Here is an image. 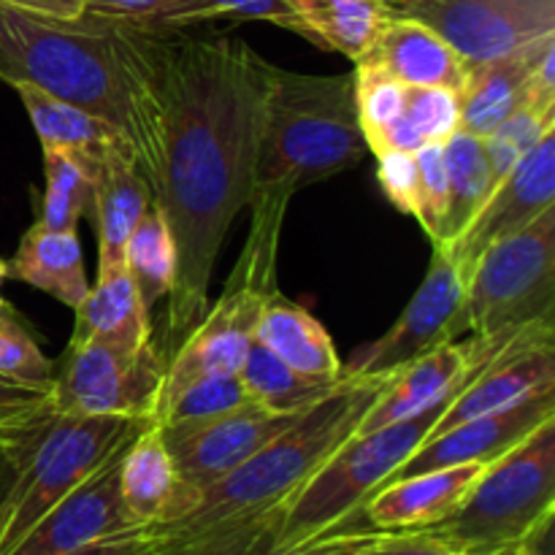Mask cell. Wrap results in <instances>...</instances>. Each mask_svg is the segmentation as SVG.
I'll use <instances>...</instances> for the list:
<instances>
[{
  "label": "cell",
  "instance_id": "1",
  "mask_svg": "<svg viewBox=\"0 0 555 555\" xmlns=\"http://www.w3.org/2000/svg\"><path fill=\"white\" fill-rule=\"evenodd\" d=\"M128 25L160 128L152 195L177 242L163 347L168 358L209 309L217 255L253 201L269 60L233 36Z\"/></svg>",
  "mask_w": 555,
  "mask_h": 555
},
{
  "label": "cell",
  "instance_id": "2",
  "mask_svg": "<svg viewBox=\"0 0 555 555\" xmlns=\"http://www.w3.org/2000/svg\"><path fill=\"white\" fill-rule=\"evenodd\" d=\"M0 81L33 85L122 130L155 188L160 128L128 22L95 14L49 20L0 5Z\"/></svg>",
  "mask_w": 555,
  "mask_h": 555
},
{
  "label": "cell",
  "instance_id": "3",
  "mask_svg": "<svg viewBox=\"0 0 555 555\" xmlns=\"http://www.w3.org/2000/svg\"><path fill=\"white\" fill-rule=\"evenodd\" d=\"M393 374H345L323 399L298 412L291 426L271 437L253 459L204 488L188 515L150 531L166 542L188 540L228 520L280 507L347 439L356 437L363 415L372 410Z\"/></svg>",
  "mask_w": 555,
  "mask_h": 555
},
{
  "label": "cell",
  "instance_id": "4",
  "mask_svg": "<svg viewBox=\"0 0 555 555\" xmlns=\"http://www.w3.org/2000/svg\"><path fill=\"white\" fill-rule=\"evenodd\" d=\"M366 155L352 70L309 76L266 65L255 193L269 188L298 193L358 166Z\"/></svg>",
  "mask_w": 555,
  "mask_h": 555
},
{
  "label": "cell",
  "instance_id": "5",
  "mask_svg": "<svg viewBox=\"0 0 555 555\" xmlns=\"http://www.w3.org/2000/svg\"><path fill=\"white\" fill-rule=\"evenodd\" d=\"M293 195L296 193L291 188L253 193L249 201L253 220L231 280L222 287L220 298L206 309L198 325L168 356L160 399L193 379L211 377V374H238L255 341V328L266 304L280 296L276 260H280L282 228Z\"/></svg>",
  "mask_w": 555,
  "mask_h": 555
},
{
  "label": "cell",
  "instance_id": "6",
  "mask_svg": "<svg viewBox=\"0 0 555 555\" xmlns=\"http://www.w3.org/2000/svg\"><path fill=\"white\" fill-rule=\"evenodd\" d=\"M524 325H513L499 334L496 345L491 347L482 363L477 366L480 372L486 366L488 358L493 352L502 350L509 339H513ZM472 374V379L477 377ZM466 383V385H469ZM464 385V388H466ZM464 388L453 390L437 401L428 410L417 412V415L404 417V421L388 423V426L377 428L369 434H356L347 439L307 482L296 488L285 502L280 504V531H276V551L298 545L304 540L325 534V531L345 529L356 520L366 499L374 491L385 486L390 475L399 469L404 461L415 455V450L426 442L434 434L437 423L442 421L444 412L450 410L455 396Z\"/></svg>",
  "mask_w": 555,
  "mask_h": 555
},
{
  "label": "cell",
  "instance_id": "7",
  "mask_svg": "<svg viewBox=\"0 0 555 555\" xmlns=\"http://www.w3.org/2000/svg\"><path fill=\"white\" fill-rule=\"evenodd\" d=\"M555 513V417L482 466L461 507L434 534L461 555L531 545Z\"/></svg>",
  "mask_w": 555,
  "mask_h": 555
},
{
  "label": "cell",
  "instance_id": "8",
  "mask_svg": "<svg viewBox=\"0 0 555 555\" xmlns=\"http://www.w3.org/2000/svg\"><path fill=\"white\" fill-rule=\"evenodd\" d=\"M152 421L117 415H54L33 444L14 488L3 504L5 524L0 555H5L38 518L87 477L95 475L119 444Z\"/></svg>",
  "mask_w": 555,
  "mask_h": 555
},
{
  "label": "cell",
  "instance_id": "9",
  "mask_svg": "<svg viewBox=\"0 0 555 555\" xmlns=\"http://www.w3.org/2000/svg\"><path fill=\"white\" fill-rule=\"evenodd\" d=\"M469 336L555 314V206L531 225L491 244L464 280Z\"/></svg>",
  "mask_w": 555,
  "mask_h": 555
},
{
  "label": "cell",
  "instance_id": "10",
  "mask_svg": "<svg viewBox=\"0 0 555 555\" xmlns=\"http://www.w3.org/2000/svg\"><path fill=\"white\" fill-rule=\"evenodd\" d=\"M166 361V352L155 339L95 336L68 345L63 361L54 363V412L155 421Z\"/></svg>",
  "mask_w": 555,
  "mask_h": 555
},
{
  "label": "cell",
  "instance_id": "11",
  "mask_svg": "<svg viewBox=\"0 0 555 555\" xmlns=\"http://www.w3.org/2000/svg\"><path fill=\"white\" fill-rule=\"evenodd\" d=\"M464 293V276L455 269L453 258L442 244H434L426 280L421 282L404 312L377 341L352 352L350 361L345 363V374L356 377L393 374L434 347L469 334Z\"/></svg>",
  "mask_w": 555,
  "mask_h": 555
},
{
  "label": "cell",
  "instance_id": "12",
  "mask_svg": "<svg viewBox=\"0 0 555 555\" xmlns=\"http://www.w3.org/2000/svg\"><path fill=\"white\" fill-rule=\"evenodd\" d=\"M396 16L437 30L466 65L555 36V0H385Z\"/></svg>",
  "mask_w": 555,
  "mask_h": 555
},
{
  "label": "cell",
  "instance_id": "13",
  "mask_svg": "<svg viewBox=\"0 0 555 555\" xmlns=\"http://www.w3.org/2000/svg\"><path fill=\"white\" fill-rule=\"evenodd\" d=\"M293 417L296 415H280V412L266 410L255 401H247L236 410L220 412V415L160 426L163 442H166L173 466L179 472V480H182V499H179L173 520H179L195 507L198 493L204 488L231 475L244 461L253 459L271 437L291 426ZM173 520H168V524H173Z\"/></svg>",
  "mask_w": 555,
  "mask_h": 555
},
{
  "label": "cell",
  "instance_id": "14",
  "mask_svg": "<svg viewBox=\"0 0 555 555\" xmlns=\"http://www.w3.org/2000/svg\"><path fill=\"white\" fill-rule=\"evenodd\" d=\"M555 206V128L524 155V160L491 190L482 209L450 244H442L466 280L472 263L491 244L524 231L542 211Z\"/></svg>",
  "mask_w": 555,
  "mask_h": 555
},
{
  "label": "cell",
  "instance_id": "15",
  "mask_svg": "<svg viewBox=\"0 0 555 555\" xmlns=\"http://www.w3.org/2000/svg\"><path fill=\"white\" fill-rule=\"evenodd\" d=\"M130 439L114 450L112 459L95 475L47 509L5 555H65L92 542L141 529L119 496V461Z\"/></svg>",
  "mask_w": 555,
  "mask_h": 555
},
{
  "label": "cell",
  "instance_id": "16",
  "mask_svg": "<svg viewBox=\"0 0 555 555\" xmlns=\"http://www.w3.org/2000/svg\"><path fill=\"white\" fill-rule=\"evenodd\" d=\"M502 331L469 336V341H444V345L428 350L426 356L406 363L385 385V390L374 401L372 410L363 415L356 434L377 431V428L388 426V423L417 415V412L428 410L437 401H442L453 390L464 388L472 374L477 372V366L482 363V358L496 345Z\"/></svg>",
  "mask_w": 555,
  "mask_h": 555
},
{
  "label": "cell",
  "instance_id": "17",
  "mask_svg": "<svg viewBox=\"0 0 555 555\" xmlns=\"http://www.w3.org/2000/svg\"><path fill=\"white\" fill-rule=\"evenodd\" d=\"M555 417V390H545L540 396L520 401L509 410L491 412V415L475 417V421L459 423V426L439 431L428 437L415 450L410 461L399 466L393 475L385 480V486L401 480V477L421 475V472L444 469V466L459 464H488L507 453L513 444L529 437L537 426ZM383 486V488H385Z\"/></svg>",
  "mask_w": 555,
  "mask_h": 555
},
{
  "label": "cell",
  "instance_id": "18",
  "mask_svg": "<svg viewBox=\"0 0 555 555\" xmlns=\"http://www.w3.org/2000/svg\"><path fill=\"white\" fill-rule=\"evenodd\" d=\"M482 466L486 464H459L401 477L374 491L361 513L374 529L428 531L461 507Z\"/></svg>",
  "mask_w": 555,
  "mask_h": 555
},
{
  "label": "cell",
  "instance_id": "19",
  "mask_svg": "<svg viewBox=\"0 0 555 555\" xmlns=\"http://www.w3.org/2000/svg\"><path fill=\"white\" fill-rule=\"evenodd\" d=\"M155 201L150 182L139 171L135 152L119 146L103 155L95 179V198H92L90 222L98 233V271L114 269L125 263V247Z\"/></svg>",
  "mask_w": 555,
  "mask_h": 555
},
{
  "label": "cell",
  "instance_id": "20",
  "mask_svg": "<svg viewBox=\"0 0 555 555\" xmlns=\"http://www.w3.org/2000/svg\"><path fill=\"white\" fill-rule=\"evenodd\" d=\"M361 60L379 65L404 87H450L459 92L466 79L461 54L423 22L390 16Z\"/></svg>",
  "mask_w": 555,
  "mask_h": 555
},
{
  "label": "cell",
  "instance_id": "21",
  "mask_svg": "<svg viewBox=\"0 0 555 555\" xmlns=\"http://www.w3.org/2000/svg\"><path fill=\"white\" fill-rule=\"evenodd\" d=\"M553 43L555 36H547L502 57L466 65V79L459 90L461 130L486 139L509 114L518 112L526 101L531 68Z\"/></svg>",
  "mask_w": 555,
  "mask_h": 555
},
{
  "label": "cell",
  "instance_id": "22",
  "mask_svg": "<svg viewBox=\"0 0 555 555\" xmlns=\"http://www.w3.org/2000/svg\"><path fill=\"white\" fill-rule=\"evenodd\" d=\"M119 496L141 529L163 526L173 518L182 496V480L163 442L160 423H146L119 461Z\"/></svg>",
  "mask_w": 555,
  "mask_h": 555
},
{
  "label": "cell",
  "instance_id": "23",
  "mask_svg": "<svg viewBox=\"0 0 555 555\" xmlns=\"http://www.w3.org/2000/svg\"><path fill=\"white\" fill-rule=\"evenodd\" d=\"M255 341L304 377L325 383H339L345 377V363L323 323L298 304L285 301L282 293L266 304L255 328Z\"/></svg>",
  "mask_w": 555,
  "mask_h": 555
},
{
  "label": "cell",
  "instance_id": "24",
  "mask_svg": "<svg viewBox=\"0 0 555 555\" xmlns=\"http://www.w3.org/2000/svg\"><path fill=\"white\" fill-rule=\"evenodd\" d=\"M9 276L49 293L70 309L79 307L90 291L76 231H49L38 220L27 228L14 258L9 260Z\"/></svg>",
  "mask_w": 555,
  "mask_h": 555
},
{
  "label": "cell",
  "instance_id": "25",
  "mask_svg": "<svg viewBox=\"0 0 555 555\" xmlns=\"http://www.w3.org/2000/svg\"><path fill=\"white\" fill-rule=\"evenodd\" d=\"M298 22V36L352 63L369 52L377 33L393 16L385 0H285Z\"/></svg>",
  "mask_w": 555,
  "mask_h": 555
},
{
  "label": "cell",
  "instance_id": "26",
  "mask_svg": "<svg viewBox=\"0 0 555 555\" xmlns=\"http://www.w3.org/2000/svg\"><path fill=\"white\" fill-rule=\"evenodd\" d=\"M76 323L70 345L106 336V339L146 341L152 339L150 309L141 304L128 266L98 271L95 287H90L85 301L74 309Z\"/></svg>",
  "mask_w": 555,
  "mask_h": 555
},
{
  "label": "cell",
  "instance_id": "27",
  "mask_svg": "<svg viewBox=\"0 0 555 555\" xmlns=\"http://www.w3.org/2000/svg\"><path fill=\"white\" fill-rule=\"evenodd\" d=\"M41 146H57L65 152H81L103 160V155L119 146H130L128 135L108 125L106 119L79 106L60 101L33 85H14ZM133 150V146H130Z\"/></svg>",
  "mask_w": 555,
  "mask_h": 555
},
{
  "label": "cell",
  "instance_id": "28",
  "mask_svg": "<svg viewBox=\"0 0 555 555\" xmlns=\"http://www.w3.org/2000/svg\"><path fill=\"white\" fill-rule=\"evenodd\" d=\"M47 193L41 201L38 222L49 231H76L81 217L90 220L95 179L101 160L81 152H65L57 146H41Z\"/></svg>",
  "mask_w": 555,
  "mask_h": 555
},
{
  "label": "cell",
  "instance_id": "29",
  "mask_svg": "<svg viewBox=\"0 0 555 555\" xmlns=\"http://www.w3.org/2000/svg\"><path fill=\"white\" fill-rule=\"evenodd\" d=\"M125 266L146 309L155 307L160 298H168L177 280V242H173L166 211L157 206V201H152L150 209L130 233L128 247H125Z\"/></svg>",
  "mask_w": 555,
  "mask_h": 555
},
{
  "label": "cell",
  "instance_id": "30",
  "mask_svg": "<svg viewBox=\"0 0 555 555\" xmlns=\"http://www.w3.org/2000/svg\"><path fill=\"white\" fill-rule=\"evenodd\" d=\"M238 379H242L249 401L271 412H280V415H298L309 404L323 399L336 385L325 383V379L304 377L258 341H253V347H249L247 358L238 369Z\"/></svg>",
  "mask_w": 555,
  "mask_h": 555
},
{
  "label": "cell",
  "instance_id": "31",
  "mask_svg": "<svg viewBox=\"0 0 555 555\" xmlns=\"http://www.w3.org/2000/svg\"><path fill=\"white\" fill-rule=\"evenodd\" d=\"M444 166H448L450 209L442 244H450L469 225L472 217L482 209L493 190V179L486 157V144H482L480 135L466 133V130H455L444 141Z\"/></svg>",
  "mask_w": 555,
  "mask_h": 555
},
{
  "label": "cell",
  "instance_id": "32",
  "mask_svg": "<svg viewBox=\"0 0 555 555\" xmlns=\"http://www.w3.org/2000/svg\"><path fill=\"white\" fill-rule=\"evenodd\" d=\"M276 555H461L434 531L334 529L276 551Z\"/></svg>",
  "mask_w": 555,
  "mask_h": 555
},
{
  "label": "cell",
  "instance_id": "33",
  "mask_svg": "<svg viewBox=\"0 0 555 555\" xmlns=\"http://www.w3.org/2000/svg\"><path fill=\"white\" fill-rule=\"evenodd\" d=\"M276 531L280 507H271L228 520L188 540H163L166 545L157 555H276Z\"/></svg>",
  "mask_w": 555,
  "mask_h": 555
},
{
  "label": "cell",
  "instance_id": "34",
  "mask_svg": "<svg viewBox=\"0 0 555 555\" xmlns=\"http://www.w3.org/2000/svg\"><path fill=\"white\" fill-rule=\"evenodd\" d=\"M209 20H260L298 33V22L285 0H163L146 27H190Z\"/></svg>",
  "mask_w": 555,
  "mask_h": 555
},
{
  "label": "cell",
  "instance_id": "35",
  "mask_svg": "<svg viewBox=\"0 0 555 555\" xmlns=\"http://www.w3.org/2000/svg\"><path fill=\"white\" fill-rule=\"evenodd\" d=\"M247 393L238 379V374H211L188 383L184 388L163 396L157 401L155 423L160 426H173V423L201 421V417L220 415V412L236 410L247 404Z\"/></svg>",
  "mask_w": 555,
  "mask_h": 555
},
{
  "label": "cell",
  "instance_id": "36",
  "mask_svg": "<svg viewBox=\"0 0 555 555\" xmlns=\"http://www.w3.org/2000/svg\"><path fill=\"white\" fill-rule=\"evenodd\" d=\"M352 87H356L358 122H361L369 152H372L379 133L404 114L406 87L396 76H390L388 70L374 63H366V60H358L356 63Z\"/></svg>",
  "mask_w": 555,
  "mask_h": 555
},
{
  "label": "cell",
  "instance_id": "37",
  "mask_svg": "<svg viewBox=\"0 0 555 555\" xmlns=\"http://www.w3.org/2000/svg\"><path fill=\"white\" fill-rule=\"evenodd\" d=\"M0 374L41 390H52L54 383V361L43 356L9 304L0 307Z\"/></svg>",
  "mask_w": 555,
  "mask_h": 555
},
{
  "label": "cell",
  "instance_id": "38",
  "mask_svg": "<svg viewBox=\"0 0 555 555\" xmlns=\"http://www.w3.org/2000/svg\"><path fill=\"white\" fill-rule=\"evenodd\" d=\"M551 128H555V117H545V114H537L534 108L520 106L518 112L509 114L491 135L482 139L488 166H491L493 188L524 160L526 152H529L531 146L542 139V133Z\"/></svg>",
  "mask_w": 555,
  "mask_h": 555
},
{
  "label": "cell",
  "instance_id": "39",
  "mask_svg": "<svg viewBox=\"0 0 555 555\" xmlns=\"http://www.w3.org/2000/svg\"><path fill=\"white\" fill-rule=\"evenodd\" d=\"M417 160V179H421V206L417 217L423 231L428 233L431 244L444 242V225H448L450 209V184H448V166H444V144L439 141H426L415 152Z\"/></svg>",
  "mask_w": 555,
  "mask_h": 555
},
{
  "label": "cell",
  "instance_id": "40",
  "mask_svg": "<svg viewBox=\"0 0 555 555\" xmlns=\"http://www.w3.org/2000/svg\"><path fill=\"white\" fill-rule=\"evenodd\" d=\"M404 114L423 141H444L461 130L459 92L450 87H406Z\"/></svg>",
  "mask_w": 555,
  "mask_h": 555
},
{
  "label": "cell",
  "instance_id": "41",
  "mask_svg": "<svg viewBox=\"0 0 555 555\" xmlns=\"http://www.w3.org/2000/svg\"><path fill=\"white\" fill-rule=\"evenodd\" d=\"M377 182L385 198L406 217H417L421 206V179H417L415 152H383L377 155Z\"/></svg>",
  "mask_w": 555,
  "mask_h": 555
},
{
  "label": "cell",
  "instance_id": "42",
  "mask_svg": "<svg viewBox=\"0 0 555 555\" xmlns=\"http://www.w3.org/2000/svg\"><path fill=\"white\" fill-rule=\"evenodd\" d=\"M49 404H52V390L20 385L0 374V423L36 415V412H41Z\"/></svg>",
  "mask_w": 555,
  "mask_h": 555
},
{
  "label": "cell",
  "instance_id": "43",
  "mask_svg": "<svg viewBox=\"0 0 555 555\" xmlns=\"http://www.w3.org/2000/svg\"><path fill=\"white\" fill-rule=\"evenodd\" d=\"M166 542L157 534H152L150 529H135L128 531V534L108 537V540L92 542V545L79 547L74 553L65 555H157L163 551Z\"/></svg>",
  "mask_w": 555,
  "mask_h": 555
},
{
  "label": "cell",
  "instance_id": "44",
  "mask_svg": "<svg viewBox=\"0 0 555 555\" xmlns=\"http://www.w3.org/2000/svg\"><path fill=\"white\" fill-rule=\"evenodd\" d=\"M54 415H57V412H54ZM52 417H47V421H43L36 431L27 434V437L20 439V442H0V507H3L5 499H9L11 488H14L16 477H20V472H22V466H25L27 455H30L33 444H36V439L41 437V431L47 428V423L52 421Z\"/></svg>",
  "mask_w": 555,
  "mask_h": 555
},
{
  "label": "cell",
  "instance_id": "45",
  "mask_svg": "<svg viewBox=\"0 0 555 555\" xmlns=\"http://www.w3.org/2000/svg\"><path fill=\"white\" fill-rule=\"evenodd\" d=\"M81 3H85V14L150 25L155 20L157 9L163 5V0H81Z\"/></svg>",
  "mask_w": 555,
  "mask_h": 555
},
{
  "label": "cell",
  "instance_id": "46",
  "mask_svg": "<svg viewBox=\"0 0 555 555\" xmlns=\"http://www.w3.org/2000/svg\"><path fill=\"white\" fill-rule=\"evenodd\" d=\"M423 144H426V141H423V135L417 133L415 125L406 119V114H401L396 122H390L388 128L379 133L377 144L372 146V152L374 155H383V152H417Z\"/></svg>",
  "mask_w": 555,
  "mask_h": 555
},
{
  "label": "cell",
  "instance_id": "47",
  "mask_svg": "<svg viewBox=\"0 0 555 555\" xmlns=\"http://www.w3.org/2000/svg\"><path fill=\"white\" fill-rule=\"evenodd\" d=\"M0 5L25 11V14L49 16V20H79L85 14L81 0H0Z\"/></svg>",
  "mask_w": 555,
  "mask_h": 555
},
{
  "label": "cell",
  "instance_id": "48",
  "mask_svg": "<svg viewBox=\"0 0 555 555\" xmlns=\"http://www.w3.org/2000/svg\"><path fill=\"white\" fill-rule=\"evenodd\" d=\"M54 415V406H43L41 412H36V415H27V417H20V421H9V423H0V442H20V439H25L27 434L36 431L38 426H41L47 417Z\"/></svg>",
  "mask_w": 555,
  "mask_h": 555
},
{
  "label": "cell",
  "instance_id": "49",
  "mask_svg": "<svg viewBox=\"0 0 555 555\" xmlns=\"http://www.w3.org/2000/svg\"><path fill=\"white\" fill-rule=\"evenodd\" d=\"M477 555H534V551H531V545L520 542V545H504V547H496V551L477 553Z\"/></svg>",
  "mask_w": 555,
  "mask_h": 555
},
{
  "label": "cell",
  "instance_id": "50",
  "mask_svg": "<svg viewBox=\"0 0 555 555\" xmlns=\"http://www.w3.org/2000/svg\"><path fill=\"white\" fill-rule=\"evenodd\" d=\"M5 276H9V260H3L0 258V287H3V282H5ZM3 293H0V307H3Z\"/></svg>",
  "mask_w": 555,
  "mask_h": 555
},
{
  "label": "cell",
  "instance_id": "51",
  "mask_svg": "<svg viewBox=\"0 0 555 555\" xmlns=\"http://www.w3.org/2000/svg\"><path fill=\"white\" fill-rule=\"evenodd\" d=\"M3 524H5V513L3 507H0V537H3Z\"/></svg>",
  "mask_w": 555,
  "mask_h": 555
}]
</instances>
